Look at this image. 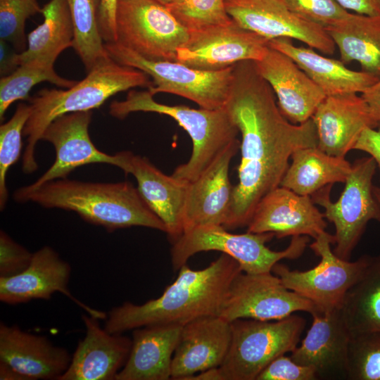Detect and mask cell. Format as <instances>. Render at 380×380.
Returning a JSON list of instances; mask_svg holds the SVG:
<instances>
[{"label": "cell", "instance_id": "5bb4252c", "mask_svg": "<svg viewBox=\"0 0 380 380\" xmlns=\"http://www.w3.org/2000/svg\"><path fill=\"white\" fill-rule=\"evenodd\" d=\"M266 38L232 21L189 32L176 61L202 70H219L243 61H258L270 48Z\"/></svg>", "mask_w": 380, "mask_h": 380}, {"label": "cell", "instance_id": "7a4b0ae2", "mask_svg": "<svg viewBox=\"0 0 380 380\" xmlns=\"http://www.w3.org/2000/svg\"><path fill=\"white\" fill-rule=\"evenodd\" d=\"M242 272L231 256L222 253L207 267L194 270L186 264L162 295L137 305L126 302L111 309L104 328L111 334L152 324H184L201 317L219 315L230 284Z\"/></svg>", "mask_w": 380, "mask_h": 380}, {"label": "cell", "instance_id": "f1b7e54d", "mask_svg": "<svg viewBox=\"0 0 380 380\" xmlns=\"http://www.w3.org/2000/svg\"><path fill=\"white\" fill-rule=\"evenodd\" d=\"M280 186L311 196L328 184L345 183L352 165L345 158L330 156L316 147L296 149Z\"/></svg>", "mask_w": 380, "mask_h": 380}, {"label": "cell", "instance_id": "6da1fadb", "mask_svg": "<svg viewBox=\"0 0 380 380\" xmlns=\"http://www.w3.org/2000/svg\"><path fill=\"white\" fill-rule=\"evenodd\" d=\"M224 108L241 135L239 182L224 225L233 229L247 226L260 201L280 186L292 153L317 146L318 138L312 118L293 124L282 114L253 61L233 65Z\"/></svg>", "mask_w": 380, "mask_h": 380}, {"label": "cell", "instance_id": "e0dca14e", "mask_svg": "<svg viewBox=\"0 0 380 380\" xmlns=\"http://www.w3.org/2000/svg\"><path fill=\"white\" fill-rule=\"evenodd\" d=\"M311 315L312 325L290 357L299 365L314 368L317 379H348L350 334L341 310L316 309Z\"/></svg>", "mask_w": 380, "mask_h": 380}, {"label": "cell", "instance_id": "681fc988", "mask_svg": "<svg viewBox=\"0 0 380 380\" xmlns=\"http://www.w3.org/2000/svg\"><path fill=\"white\" fill-rule=\"evenodd\" d=\"M153 1L158 2L160 4H163L165 6L169 5L173 0H152Z\"/></svg>", "mask_w": 380, "mask_h": 380}, {"label": "cell", "instance_id": "cb8c5ba5", "mask_svg": "<svg viewBox=\"0 0 380 380\" xmlns=\"http://www.w3.org/2000/svg\"><path fill=\"white\" fill-rule=\"evenodd\" d=\"M86 333L72 355L70 365L58 380H113L128 358L132 339L111 334L99 319L82 315Z\"/></svg>", "mask_w": 380, "mask_h": 380}, {"label": "cell", "instance_id": "f6af8a7d", "mask_svg": "<svg viewBox=\"0 0 380 380\" xmlns=\"http://www.w3.org/2000/svg\"><path fill=\"white\" fill-rule=\"evenodd\" d=\"M373 115L380 122V78L362 94Z\"/></svg>", "mask_w": 380, "mask_h": 380}, {"label": "cell", "instance_id": "44dd1931", "mask_svg": "<svg viewBox=\"0 0 380 380\" xmlns=\"http://www.w3.org/2000/svg\"><path fill=\"white\" fill-rule=\"evenodd\" d=\"M260 75L271 86L282 114L292 123L311 118L326 95L289 56L270 46L254 61Z\"/></svg>", "mask_w": 380, "mask_h": 380}, {"label": "cell", "instance_id": "1f68e13d", "mask_svg": "<svg viewBox=\"0 0 380 380\" xmlns=\"http://www.w3.org/2000/svg\"><path fill=\"white\" fill-rule=\"evenodd\" d=\"M74 29L73 49L87 72L109 55L98 27L99 0H67Z\"/></svg>", "mask_w": 380, "mask_h": 380}, {"label": "cell", "instance_id": "484cf974", "mask_svg": "<svg viewBox=\"0 0 380 380\" xmlns=\"http://www.w3.org/2000/svg\"><path fill=\"white\" fill-rule=\"evenodd\" d=\"M179 324H152L134 329L131 350L115 380H167L182 329Z\"/></svg>", "mask_w": 380, "mask_h": 380}, {"label": "cell", "instance_id": "7c38bea8", "mask_svg": "<svg viewBox=\"0 0 380 380\" xmlns=\"http://www.w3.org/2000/svg\"><path fill=\"white\" fill-rule=\"evenodd\" d=\"M317 308L310 300L286 289L272 272H241L232 281L219 315L232 322L238 319L272 321L295 312L310 314Z\"/></svg>", "mask_w": 380, "mask_h": 380}, {"label": "cell", "instance_id": "4fadbf2b", "mask_svg": "<svg viewBox=\"0 0 380 380\" xmlns=\"http://www.w3.org/2000/svg\"><path fill=\"white\" fill-rule=\"evenodd\" d=\"M225 6L238 25L269 41L294 39L325 54L335 51L324 27L293 12L282 0H225Z\"/></svg>", "mask_w": 380, "mask_h": 380}, {"label": "cell", "instance_id": "d6986e66", "mask_svg": "<svg viewBox=\"0 0 380 380\" xmlns=\"http://www.w3.org/2000/svg\"><path fill=\"white\" fill-rule=\"evenodd\" d=\"M316 127L317 147L326 153L345 158L367 128H378L380 122L357 94L328 96L311 117Z\"/></svg>", "mask_w": 380, "mask_h": 380}, {"label": "cell", "instance_id": "277c9868", "mask_svg": "<svg viewBox=\"0 0 380 380\" xmlns=\"http://www.w3.org/2000/svg\"><path fill=\"white\" fill-rule=\"evenodd\" d=\"M152 87L153 82L145 72L120 64L108 56L99 62L83 80L66 90L41 89L28 99L31 112L23 129L27 140L23 158V172L30 174L37 169L35 146L46 128L57 118L98 108L120 91Z\"/></svg>", "mask_w": 380, "mask_h": 380}, {"label": "cell", "instance_id": "83f0119b", "mask_svg": "<svg viewBox=\"0 0 380 380\" xmlns=\"http://www.w3.org/2000/svg\"><path fill=\"white\" fill-rule=\"evenodd\" d=\"M325 28L343 63L356 61L361 70L380 78V15L349 13Z\"/></svg>", "mask_w": 380, "mask_h": 380}, {"label": "cell", "instance_id": "603a6c76", "mask_svg": "<svg viewBox=\"0 0 380 380\" xmlns=\"http://www.w3.org/2000/svg\"><path fill=\"white\" fill-rule=\"evenodd\" d=\"M232 340L231 322L218 315L203 317L182 327L172 362L171 379L191 376L220 367Z\"/></svg>", "mask_w": 380, "mask_h": 380}, {"label": "cell", "instance_id": "ba28073f", "mask_svg": "<svg viewBox=\"0 0 380 380\" xmlns=\"http://www.w3.org/2000/svg\"><path fill=\"white\" fill-rule=\"evenodd\" d=\"M109 56L120 64L138 69L151 77L155 95L169 93L184 97L200 108L224 107L233 75V66L219 70H202L176 61L151 60L118 43H105Z\"/></svg>", "mask_w": 380, "mask_h": 380}, {"label": "cell", "instance_id": "d4e9b609", "mask_svg": "<svg viewBox=\"0 0 380 380\" xmlns=\"http://www.w3.org/2000/svg\"><path fill=\"white\" fill-rule=\"evenodd\" d=\"M72 355L46 336L0 323V362L27 380H58L68 368Z\"/></svg>", "mask_w": 380, "mask_h": 380}, {"label": "cell", "instance_id": "c3c4849f", "mask_svg": "<svg viewBox=\"0 0 380 380\" xmlns=\"http://www.w3.org/2000/svg\"><path fill=\"white\" fill-rule=\"evenodd\" d=\"M372 190L374 197L380 205V186L374 185Z\"/></svg>", "mask_w": 380, "mask_h": 380}, {"label": "cell", "instance_id": "30bf717a", "mask_svg": "<svg viewBox=\"0 0 380 380\" xmlns=\"http://www.w3.org/2000/svg\"><path fill=\"white\" fill-rule=\"evenodd\" d=\"M331 243H335L334 235L327 232L315 239L310 248L320 260L312 269L291 270L277 262L272 270L286 289L324 312L341 308L347 291L360 277L371 258L364 255L353 262L341 259L331 250Z\"/></svg>", "mask_w": 380, "mask_h": 380}, {"label": "cell", "instance_id": "7bdbcfd3", "mask_svg": "<svg viewBox=\"0 0 380 380\" xmlns=\"http://www.w3.org/2000/svg\"><path fill=\"white\" fill-rule=\"evenodd\" d=\"M18 53L11 44L0 40V73L1 77L11 74L19 66Z\"/></svg>", "mask_w": 380, "mask_h": 380}, {"label": "cell", "instance_id": "ac0fdd59", "mask_svg": "<svg viewBox=\"0 0 380 380\" xmlns=\"http://www.w3.org/2000/svg\"><path fill=\"white\" fill-rule=\"evenodd\" d=\"M324 213L310 196L278 186L256 205L247 225L251 233H273L277 238L308 236L316 239L326 232Z\"/></svg>", "mask_w": 380, "mask_h": 380}, {"label": "cell", "instance_id": "d6a6232c", "mask_svg": "<svg viewBox=\"0 0 380 380\" xmlns=\"http://www.w3.org/2000/svg\"><path fill=\"white\" fill-rule=\"evenodd\" d=\"M53 63L32 60L20 65L11 74L1 77L0 118L4 119L8 107L18 100H27L31 89L38 83L49 82L58 87L70 88L77 81L58 75Z\"/></svg>", "mask_w": 380, "mask_h": 380}, {"label": "cell", "instance_id": "9c48e42d", "mask_svg": "<svg viewBox=\"0 0 380 380\" xmlns=\"http://www.w3.org/2000/svg\"><path fill=\"white\" fill-rule=\"evenodd\" d=\"M376 167V163L371 156L357 159L336 202L330 198L333 184L324 186L311 196L314 203L324 209V217L334 225L336 246L333 251L341 259L350 260L370 220L380 223V205L372 190Z\"/></svg>", "mask_w": 380, "mask_h": 380}, {"label": "cell", "instance_id": "8fae6325", "mask_svg": "<svg viewBox=\"0 0 380 380\" xmlns=\"http://www.w3.org/2000/svg\"><path fill=\"white\" fill-rule=\"evenodd\" d=\"M118 42L151 60L176 61L188 30L169 8L152 0H119Z\"/></svg>", "mask_w": 380, "mask_h": 380}, {"label": "cell", "instance_id": "f546056e", "mask_svg": "<svg viewBox=\"0 0 380 380\" xmlns=\"http://www.w3.org/2000/svg\"><path fill=\"white\" fill-rule=\"evenodd\" d=\"M44 21L27 35V46L18 63L39 60L54 64L61 53L73 47L74 29L67 0H50L42 11Z\"/></svg>", "mask_w": 380, "mask_h": 380}, {"label": "cell", "instance_id": "9a60e30c", "mask_svg": "<svg viewBox=\"0 0 380 380\" xmlns=\"http://www.w3.org/2000/svg\"><path fill=\"white\" fill-rule=\"evenodd\" d=\"M71 267L50 246H44L33 253L28 267L22 272L0 277V300L17 305L32 300H49L59 292L71 299L88 315L106 319L107 314L93 309L74 297L68 289Z\"/></svg>", "mask_w": 380, "mask_h": 380}, {"label": "cell", "instance_id": "f35d334b", "mask_svg": "<svg viewBox=\"0 0 380 380\" xmlns=\"http://www.w3.org/2000/svg\"><path fill=\"white\" fill-rule=\"evenodd\" d=\"M33 253L0 232V277L16 275L30 265Z\"/></svg>", "mask_w": 380, "mask_h": 380}, {"label": "cell", "instance_id": "ee69618b", "mask_svg": "<svg viewBox=\"0 0 380 380\" xmlns=\"http://www.w3.org/2000/svg\"><path fill=\"white\" fill-rule=\"evenodd\" d=\"M344 9L366 15H380V0H336Z\"/></svg>", "mask_w": 380, "mask_h": 380}, {"label": "cell", "instance_id": "b9f144b4", "mask_svg": "<svg viewBox=\"0 0 380 380\" xmlns=\"http://www.w3.org/2000/svg\"><path fill=\"white\" fill-rule=\"evenodd\" d=\"M353 149L367 153L374 159L380 170V127L365 129Z\"/></svg>", "mask_w": 380, "mask_h": 380}, {"label": "cell", "instance_id": "4316f807", "mask_svg": "<svg viewBox=\"0 0 380 380\" xmlns=\"http://www.w3.org/2000/svg\"><path fill=\"white\" fill-rule=\"evenodd\" d=\"M270 46L289 56L321 88L326 96L362 93L379 78L348 68L341 60L325 57L311 47L297 46L289 38H277Z\"/></svg>", "mask_w": 380, "mask_h": 380}, {"label": "cell", "instance_id": "7402d4cb", "mask_svg": "<svg viewBox=\"0 0 380 380\" xmlns=\"http://www.w3.org/2000/svg\"><path fill=\"white\" fill-rule=\"evenodd\" d=\"M119 167L132 174L137 189L151 210L163 222L174 242L183 234V214L189 182L167 175L150 160L131 151L118 153Z\"/></svg>", "mask_w": 380, "mask_h": 380}, {"label": "cell", "instance_id": "2e32d148", "mask_svg": "<svg viewBox=\"0 0 380 380\" xmlns=\"http://www.w3.org/2000/svg\"><path fill=\"white\" fill-rule=\"evenodd\" d=\"M92 110L70 113L55 119L44 130L41 139L53 144L56 160L35 182L37 187L46 182L65 179L75 169L91 163H106L119 167L118 153L108 155L99 150L89 134Z\"/></svg>", "mask_w": 380, "mask_h": 380}, {"label": "cell", "instance_id": "836d02e7", "mask_svg": "<svg viewBox=\"0 0 380 380\" xmlns=\"http://www.w3.org/2000/svg\"><path fill=\"white\" fill-rule=\"evenodd\" d=\"M167 7L189 33L232 21L225 0H173Z\"/></svg>", "mask_w": 380, "mask_h": 380}, {"label": "cell", "instance_id": "d590c367", "mask_svg": "<svg viewBox=\"0 0 380 380\" xmlns=\"http://www.w3.org/2000/svg\"><path fill=\"white\" fill-rule=\"evenodd\" d=\"M348 379L380 380V331L350 336Z\"/></svg>", "mask_w": 380, "mask_h": 380}, {"label": "cell", "instance_id": "74e56055", "mask_svg": "<svg viewBox=\"0 0 380 380\" xmlns=\"http://www.w3.org/2000/svg\"><path fill=\"white\" fill-rule=\"evenodd\" d=\"M293 12L324 27L345 18L349 12L336 0H282Z\"/></svg>", "mask_w": 380, "mask_h": 380}, {"label": "cell", "instance_id": "5b68a950", "mask_svg": "<svg viewBox=\"0 0 380 380\" xmlns=\"http://www.w3.org/2000/svg\"><path fill=\"white\" fill-rule=\"evenodd\" d=\"M139 111L167 115L188 133L193 144L191 156L172 174L186 182L196 179L222 150L238 139L239 129L224 107L196 109L184 105H166L156 101L147 89L130 91L125 100L113 101L109 108L110 114L118 119Z\"/></svg>", "mask_w": 380, "mask_h": 380}, {"label": "cell", "instance_id": "ab89813d", "mask_svg": "<svg viewBox=\"0 0 380 380\" xmlns=\"http://www.w3.org/2000/svg\"><path fill=\"white\" fill-rule=\"evenodd\" d=\"M314 368L296 363L285 354L271 361L258 375L255 380H315Z\"/></svg>", "mask_w": 380, "mask_h": 380}, {"label": "cell", "instance_id": "7dc6e473", "mask_svg": "<svg viewBox=\"0 0 380 380\" xmlns=\"http://www.w3.org/2000/svg\"><path fill=\"white\" fill-rule=\"evenodd\" d=\"M1 380H27L25 376L13 369L9 365L0 362Z\"/></svg>", "mask_w": 380, "mask_h": 380}, {"label": "cell", "instance_id": "8d00e7d4", "mask_svg": "<svg viewBox=\"0 0 380 380\" xmlns=\"http://www.w3.org/2000/svg\"><path fill=\"white\" fill-rule=\"evenodd\" d=\"M37 0H0V38L20 53L27 46L25 26L30 16L42 13Z\"/></svg>", "mask_w": 380, "mask_h": 380}, {"label": "cell", "instance_id": "3957f363", "mask_svg": "<svg viewBox=\"0 0 380 380\" xmlns=\"http://www.w3.org/2000/svg\"><path fill=\"white\" fill-rule=\"evenodd\" d=\"M13 198L18 203L31 201L47 208L75 212L108 232L140 226L166 232L163 222L128 181L95 183L59 179L37 187L23 186L14 192Z\"/></svg>", "mask_w": 380, "mask_h": 380}, {"label": "cell", "instance_id": "4dcf8cb0", "mask_svg": "<svg viewBox=\"0 0 380 380\" xmlns=\"http://www.w3.org/2000/svg\"><path fill=\"white\" fill-rule=\"evenodd\" d=\"M340 310L350 336L380 331V253L371 256Z\"/></svg>", "mask_w": 380, "mask_h": 380}, {"label": "cell", "instance_id": "e575fe53", "mask_svg": "<svg viewBox=\"0 0 380 380\" xmlns=\"http://www.w3.org/2000/svg\"><path fill=\"white\" fill-rule=\"evenodd\" d=\"M29 104L20 103L11 118L0 127V208L2 210L8 200L6 177L10 167L19 158L22 135L30 115Z\"/></svg>", "mask_w": 380, "mask_h": 380}, {"label": "cell", "instance_id": "bcb514c9", "mask_svg": "<svg viewBox=\"0 0 380 380\" xmlns=\"http://www.w3.org/2000/svg\"><path fill=\"white\" fill-rule=\"evenodd\" d=\"M186 380H224L220 367H213L187 378Z\"/></svg>", "mask_w": 380, "mask_h": 380}, {"label": "cell", "instance_id": "60d3db41", "mask_svg": "<svg viewBox=\"0 0 380 380\" xmlns=\"http://www.w3.org/2000/svg\"><path fill=\"white\" fill-rule=\"evenodd\" d=\"M119 0H99L97 21L104 43L117 41L116 19Z\"/></svg>", "mask_w": 380, "mask_h": 380}, {"label": "cell", "instance_id": "8992f818", "mask_svg": "<svg viewBox=\"0 0 380 380\" xmlns=\"http://www.w3.org/2000/svg\"><path fill=\"white\" fill-rule=\"evenodd\" d=\"M274 236L270 232L233 234L217 224L196 227L185 231L173 242L172 265L175 271L179 270L194 254L217 251L236 260L244 272H270L281 260L299 258L309 241L308 236H293L286 249L274 251L265 245Z\"/></svg>", "mask_w": 380, "mask_h": 380}, {"label": "cell", "instance_id": "ffe728a7", "mask_svg": "<svg viewBox=\"0 0 380 380\" xmlns=\"http://www.w3.org/2000/svg\"><path fill=\"white\" fill-rule=\"evenodd\" d=\"M240 148V141L230 143L194 180L189 182L183 214V232L192 228L226 223L233 186L229 164Z\"/></svg>", "mask_w": 380, "mask_h": 380}, {"label": "cell", "instance_id": "52a82bcc", "mask_svg": "<svg viewBox=\"0 0 380 380\" xmlns=\"http://www.w3.org/2000/svg\"><path fill=\"white\" fill-rule=\"evenodd\" d=\"M305 323L293 314L279 320L232 322L230 346L220 367L224 380H255L274 358L297 347Z\"/></svg>", "mask_w": 380, "mask_h": 380}]
</instances>
